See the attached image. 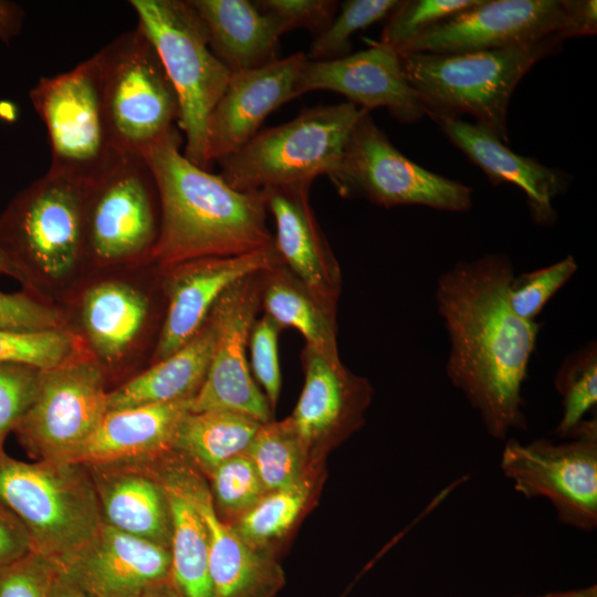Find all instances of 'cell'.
<instances>
[{"label": "cell", "instance_id": "6da1fadb", "mask_svg": "<svg viewBox=\"0 0 597 597\" xmlns=\"http://www.w3.org/2000/svg\"><path fill=\"white\" fill-rule=\"evenodd\" d=\"M514 275L506 254L486 253L455 262L434 290L449 341L447 376L498 440L526 429L522 387L541 327L512 311Z\"/></svg>", "mask_w": 597, "mask_h": 597}, {"label": "cell", "instance_id": "7a4b0ae2", "mask_svg": "<svg viewBox=\"0 0 597 597\" xmlns=\"http://www.w3.org/2000/svg\"><path fill=\"white\" fill-rule=\"evenodd\" d=\"M174 127L142 156L159 197L160 226L148 262L161 271L202 258L247 254L274 244L262 191H239L220 175L200 168L180 151Z\"/></svg>", "mask_w": 597, "mask_h": 597}, {"label": "cell", "instance_id": "3957f363", "mask_svg": "<svg viewBox=\"0 0 597 597\" xmlns=\"http://www.w3.org/2000/svg\"><path fill=\"white\" fill-rule=\"evenodd\" d=\"M564 40L557 33L505 49L399 56L426 116L469 114L507 145V111L515 87L537 62L556 53Z\"/></svg>", "mask_w": 597, "mask_h": 597}, {"label": "cell", "instance_id": "277c9868", "mask_svg": "<svg viewBox=\"0 0 597 597\" xmlns=\"http://www.w3.org/2000/svg\"><path fill=\"white\" fill-rule=\"evenodd\" d=\"M87 185L48 171L20 191L0 216V250L27 280L25 291L45 297L86 264Z\"/></svg>", "mask_w": 597, "mask_h": 597}, {"label": "cell", "instance_id": "5b68a950", "mask_svg": "<svg viewBox=\"0 0 597 597\" xmlns=\"http://www.w3.org/2000/svg\"><path fill=\"white\" fill-rule=\"evenodd\" d=\"M0 503L27 531L32 552L63 569L98 534L103 520L85 465L0 453Z\"/></svg>", "mask_w": 597, "mask_h": 597}, {"label": "cell", "instance_id": "8992f818", "mask_svg": "<svg viewBox=\"0 0 597 597\" xmlns=\"http://www.w3.org/2000/svg\"><path fill=\"white\" fill-rule=\"evenodd\" d=\"M365 112L349 102L306 108L284 124L260 130L217 161L219 175L239 191L311 185L321 175L329 178Z\"/></svg>", "mask_w": 597, "mask_h": 597}, {"label": "cell", "instance_id": "52a82bcc", "mask_svg": "<svg viewBox=\"0 0 597 597\" xmlns=\"http://www.w3.org/2000/svg\"><path fill=\"white\" fill-rule=\"evenodd\" d=\"M137 27L156 49L179 102L185 157L208 170V118L231 72L212 53L206 27L189 0H130Z\"/></svg>", "mask_w": 597, "mask_h": 597}, {"label": "cell", "instance_id": "ba28073f", "mask_svg": "<svg viewBox=\"0 0 597 597\" xmlns=\"http://www.w3.org/2000/svg\"><path fill=\"white\" fill-rule=\"evenodd\" d=\"M30 100L48 132L50 172L90 185L122 156L107 121L97 54L67 72L41 77Z\"/></svg>", "mask_w": 597, "mask_h": 597}, {"label": "cell", "instance_id": "9c48e42d", "mask_svg": "<svg viewBox=\"0 0 597 597\" xmlns=\"http://www.w3.org/2000/svg\"><path fill=\"white\" fill-rule=\"evenodd\" d=\"M104 104L119 154L142 155L174 127L179 102L159 55L136 27L96 53Z\"/></svg>", "mask_w": 597, "mask_h": 597}, {"label": "cell", "instance_id": "30bf717a", "mask_svg": "<svg viewBox=\"0 0 597 597\" xmlns=\"http://www.w3.org/2000/svg\"><path fill=\"white\" fill-rule=\"evenodd\" d=\"M159 226L157 186L142 155H122L104 175L87 185L86 263L114 268L148 262Z\"/></svg>", "mask_w": 597, "mask_h": 597}, {"label": "cell", "instance_id": "8fae6325", "mask_svg": "<svg viewBox=\"0 0 597 597\" xmlns=\"http://www.w3.org/2000/svg\"><path fill=\"white\" fill-rule=\"evenodd\" d=\"M106 373L86 346L41 370L35 397L13 429L36 460L73 462L107 412Z\"/></svg>", "mask_w": 597, "mask_h": 597}, {"label": "cell", "instance_id": "7c38bea8", "mask_svg": "<svg viewBox=\"0 0 597 597\" xmlns=\"http://www.w3.org/2000/svg\"><path fill=\"white\" fill-rule=\"evenodd\" d=\"M345 198H364L377 206H425L465 212L472 189L429 171L401 154L376 125L370 112L358 119L338 169L329 177Z\"/></svg>", "mask_w": 597, "mask_h": 597}, {"label": "cell", "instance_id": "4fadbf2b", "mask_svg": "<svg viewBox=\"0 0 597 597\" xmlns=\"http://www.w3.org/2000/svg\"><path fill=\"white\" fill-rule=\"evenodd\" d=\"M567 438L559 443L507 440L500 467L515 491L528 499H547L558 521L591 531L597 525L596 419H584Z\"/></svg>", "mask_w": 597, "mask_h": 597}, {"label": "cell", "instance_id": "5bb4252c", "mask_svg": "<svg viewBox=\"0 0 597 597\" xmlns=\"http://www.w3.org/2000/svg\"><path fill=\"white\" fill-rule=\"evenodd\" d=\"M247 276L230 286L209 314L214 341L202 386L190 411L230 410L261 423L272 419V408L252 378L247 360L251 328L261 310L262 276Z\"/></svg>", "mask_w": 597, "mask_h": 597}, {"label": "cell", "instance_id": "9a60e30c", "mask_svg": "<svg viewBox=\"0 0 597 597\" xmlns=\"http://www.w3.org/2000/svg\"><path fill=\"white\" fill-rule=\"evenodd\" d=\"M563 0H480L425 32L398 54L505 49L553 34L567 38Z\"/></svg>", "mask_w": 597, "mask_h": 597}, {"label": "cell", "instance_id": "2e32d148", "mask_svg": "<svg viewBox=\"0 0 597 597\" xmlns=\"http://www.w3.org/2000/svg\"><path fill=\"white\" fill-rule=\"evenodd\" d=\"M282 264L273 244L242 255L196 259L161 270L166 311L151 364L187 344L230 286Z\"/></svg>", "mask_w": 597, "mask_h": 597}, {"label": "cell", "instance_id": "e0dca14e", "mask_svg": "<svg viewBox=\"0 0 597 597\" xmlns=\"http://www.w3.org/2000/svg\"><path fill=\"white\" fill-rule=\"evenodd\" d=\"M304 386L290 419L313 464L365 422L373 398L368 379L342 362L332 363L305 346L301 354Z\"/></svg>", "mask_w": 597, "mask_h": 597}, {"label": "cell", "instance_id": "ac0fdd59", "mask_svg": "<svg viewBox=\"0 0 597 597\" xmlns=\"http://www.w3.org/2000/svg\"><path fill=\"white\" fill-rule=\"evenodd\" d=\"M168 459L206 526L213 597H274L285 584L275 555L253 548L219 517L208 481L198 469L174 450Z\"/></svg>", "mask_w": 597, "mask_h": 597}, {"label": "cell", "instance_id": "d6986e66", "mask_svg": "<svg viewBox=\"0 0 597 597\" xmlns=\"http://www.w3.org/2000/svg\"><path fill=\"white\" fill-rule=\"evenodd\" d=\"M367 49L331 61L305 63L296 96L315 90L338 93L347 102L370 112L386 107L401 123L426 116V109L410 85L399 54L379 41L367 40Z\"/></svg>", "mask_w": 597, "mask_h": 597}, {"label": "cell", "instance_id": "ffe728a7", "mask_svg": "<svg viewBox=\"0 0 597 597\" xmlns=\"http://www.w3.org/2000/svg\"><path fill=\"white\" fill-rule=\"evenodd\" d=\"M307 60V55L297 52L231 74L207 123L206 159L209 167L240 149L260 132L273 111L297 97L296 85Z\"/></svg>", "mask_w": 597, "mask_h": 597}, {"label": "cell", "instance_id": "44dd1931", "mask_svg": "<svg viewBox=\"0 0 597 597\" xmlns=\"http://www.w3.org/2000/svg\"><path fill=\"white\" fill-rule=\"evenodd\" d=\"M310 186L261 191L275 221L274 245L283 265L328 313L336 315L342 271L310 205Z\"/></svg>", "mask_w": 597, "mask_h": 597}, {"label": "cell", "instance_id": "7402d4cb", "mask_svg": "<svg viewBox=\"0 0 597 597\" xmlns=\"http://www.w3.org/2000/svg\"><path fill=\"white\" fill-rule=\"evenodd\" d=\"M60 572L88 597H140L170 578L171 554L168 547L103 523L96 537Z\"/></svg>", "mask_w": 597, "mask_h": 597}, {"label": "cell", "instance_id": "603a6c76", "mask_svg": "<svg viewBox=\"0 0 597 597\" xmlns=\"http://www.w3.org/2000/svg\"><path fill=\"white\" fill-rule=\"evenodd\" d=\"M431 119L493 185L512 184L524 191L531 218L536 224L549 227L555 223L557 213L553 200L566 191L570 182L568 174L515 154L479 123L447 116Z\"/></svg>", "mask_w": 597, "mask_h": 597}, {"label": "cell", "instance_id": "cb8c5ba5", "mask_svg": "<svg viewBox=\"0 0 597 597\" xmlns=\"http://www.w3.org/2000/svg\"><path fill=\"white\" fill-rule=\"evenodd\" d=\"M85 468L96 492L103 523L126 534L170 547L169 504L149 462Z\"/></svg>", "mask_w": 597, "mask_h": 597}, {"label": "cell", "instance_id": "d4e9b609", "mask_svg": "<svg viewBox=\"0 0 597 597\" xmlns=\"http://www.w3.org/2000/svg\"><path fill=\"white\" fill-rule=\"evenodd\" d=\"M151 317L149 295L130 281L101 279L78 300L80 335L93 357L106 368L119 364L137 346Z\"/></svg>", "mask_w": 597, "mask_h": 597}, {"label": "cell", "instance_id": "484cf974", "mask_svg": "<svg viewBox=\"0 0 597 597\" xmlns=\"http://www.w3.org/2000/svg\"><path fill=\"white\" fill-rule=\"evenodd\" d=\"M191 399L107 410L73 462L83 465L143 463L174 450Z\"/></svg>", "mask_w": 597, "mask_h": 597}, {"label": "cell", "instance_id": "4316f807", "mask_svg": "<svg viewBox=\"0 0 597 597\" xmlns=\"http://www.w3.org/2000/svg\"><path fill=\"white\" fill-rule=\"evenodd\" d=\"M201 18L216 57L239 73L276 60L282 35L273 19L248 0H189Z\"/></svg>", "mask_w": 597, "mask_h": 597}, {"label": "cell", "instance_id": "83f0119b", "mask_svg": "<svg viewBox=\"0 0 597 597\" xmlns=\"http://www.w3.org/2000/svg\"><path fill=\"white\" fill-rule=\"evenodd\" d=\"M214 341L209 316L200 331L167 358L127 379L107 394V409L192 399L206 378Z\"/></svg>", "mask_w": 597, "mask_h": 597}, {"label": "cell", "instance_id": "f1b7e54d", "mask_svg": "<svg viewBox=\"0 0 597 597\" xmlns=\"http://www.w3.org/2000/svg\"><path fill=\"white\" fill-rule=\"evenodd\" d=\"M169 452L149 463L165 490L169 504L170 578L182 597H213L206 526L197 506L169 463Z\"/></svg>", "mask_w": 597, "mask_h": 597}, {"label": "cell", "instance_id": "f546056e", "mask_svg": "<svg viewBox=\"0 0 597 597\" xmlns=\"http://www.w3.org/2000/svg\"><path fill=\"white\" fill-rule=\"evenodd\" d=\"M261 308L280 327H293L312 348L332 363H341L336 315L328 313L282 264L262 276Z\"/></svg>", "mask_w": 597, "mask_h": 597}, {"label": "cell", "instance_id": "4dcf8cb0", "mask_svg": "<svg viewBox=\"0 0 597 597\" xmlns=\"http://www.w3.org/2000/svg\"><path fill=\"white\" fill-rule=\"evenodd\" d=\"M261 425L230 410L189 411L178 427L174 451L208 478L221 463L247 451Z\"/></svg>", "mask_w": 597, "mask_h": 597}, {"label": "cell", "instance_id": "1f68e13d", "mask_svg": "<svg viewBox=\"0 0 597 597\" xmlns=\"http://www.w3.org/2000/svg\"><path fill=\"white\" fill-rule=\"evenodd\" d=\"M323 479L324 464L290 485L266 492L231 525L250 546L275 555L276 547L315 502Z\"/></svg>", "mask_w": 597, "mask_h": 597}, {"label": "cell", "instance_id": "d6a6232c", "mask_svg": "<svg viewBox=\"0 0 597 597\" xmlns=\"http://www.w3.org/2000/svg\"><path fill=\"white\" fill-rule=\"evenodd\" d=\"M247 453L252 460L265 492L290 485L315 465L289 418L262 423Z\"/></svg>", "mask_w": 597, "mask_h": 597}, {"label": "cell", "instance_id": "836d02e7", "mask_svg": "<svg viewBox=\"0 0 597 597\" xmlns=\"http://www.w3.org/2000/svg\"><path fill=\"white\" fill-rule=\"evenodd\" d=\"M554 385L563 406L555 433L567 438L597 402L596 342L587 343L564 359L555 375Z\"/></svg>", "mask_w": 597, "mask_h": 597}, {"label": "cell", "instance_id": "e575fe53", "mask_svg": "<svg viewBox=\"0 0 597 597\" xmlns=\"http://www.w3.org/2000/svg\"><path fill=\"white\" fill-rule=\"evenodd\" d=\"M206 479L217 514L230 524L266 493L247 451L221 463Z\"/></svg>", "mask_w": 597, "mask_h": 597}, {"label": "cell", "instance_id": "d590c367", "mask_svg": "<svg viewBox=\"0 0 597 597\" xmlns=\"http://www.w3.org/2000/svg\"><path fill=\"white\" fill-rule=\"evenodd\" d=\"M84 347L82 337L70 327L30 333L0 331V364H23L44 370Z\"/></svg>", "mask_w": 597, "mask_h": 597}, {"label": "cell", "instance_id": "8d00e7d4", "mask_svg": "<svg viewBox=\"0 0 597 597\" xmlns=\"http://www.w3.org/2000/svg\"><path fill=\"white\" fill-rule=\"evenodd\" d=\"M398 0H346L329 25L314 38L307 59L331 61L350 54L352 35L359 30L386 20Z\"/></svg>", "mask_w": 597, "mask_h": 597}, {"label": "cell", "instance_id": "74e56055", "mask_svg": "<svg viewBox=\"0 0 597 597\" xmlns=\"http://www.w3.org/2000/svg\"><path fill=\"white\" fill-rule=\"evenodd\" d=\"M480 0H402L386 18L379 42L400 53L437 23Z\"/></svg>", "mask_w": 597, "mask_h": 597}, {"label": "cell", "instance_id": "f35d334b", "mask_svg": "<svg viewBox=\"0 0 597 597\" xmlns=\"http://www.w3.org/2000/svg\"><path fill=\"white\" fill-rule=\"evenodd\" d=\"M578 265L572 255L549 265L514 275L509 286V303L522 320L536 321L548 301L573 277Z\"/></svg>", "mask_w": 597, "mask_h": 597}, {"label": "cell", "instance_id": "ab89813d", "mask_svg": "<svg viewBox=\"0 0 597 597\" xmlns=\"http://www.w3.org/2000/svg\"><path fill=\"white\" fill-rule=\"evenodd\" d=\"M70 327L65 312L23 290L18 293L0 292V331L30 333Z\"/></svg>", "mask_w": 597, "mask_h": 597}, {"label": "cell", "instance_id": "60d3db41", "mask_svg": "<svg viewBox=\"0 0 597 597\" xmlns=\"http://www.w3.org/2000/svg\"><path fill=\"white\" fill-rule=\"evenodd\" d=\"M41 369L23 364H0V453L7 436L13 431L31 406Z\"/></svg>", "mask_w": 597, "mask_h": 597}, {"label": "cell", "instance_id": "b9f144b4", "mask_svg": "<svg viewBox=\"0 0 597 597\" xmlns=\"http://www.w3.org/2000/svg\"><path fill=\"white\" fill-rule=\"evenodd\" d=\"M283 329L270 316L256 318L249 337L252 371L264 389L272 410L275 408L282 385L277 338Z\"/></svg>", "mask_w": 597, "mask_h": 597}, {"label": "cell", "instance_id": "7bdbcfd3", "mask_svg": "<svg viewBox=\"0 0 597 597\" xmlns=\"http://www.w3.org/2000/svg\"><path fill=\"white\" fill-rule=\"evenodd\" d=\"M254 3L273 19L281 34L303 28L314 38L329 25L339 8V2L334 0H259Z\"/></svg>", "mask_w": 597, "mask_h": 597}, {"label": "cell", "instance_id": "ee69618b", "mask_svg": "<svg viewBox=\"0 0 597 597\" xmlns=\"http://www.w3.org/2000/svg\"><path fill=\"white\" fill-rule=\"evenodd\" d=\"M56 568L31 552L0 568V597H51V584Z\"/></svg>", "mask_w": 597, "mask_h": 597}, {"label": "cell", "instance_id": "f6af8a7d", "mask_svg": "<svg viewBox=\"0 0 597 597\" xmlns=\"http://www.w3.org/2000/svg\"><path fill=\"white\" fill-rule=\"evenodd\" d=\"M32 552L30 537L17 517L0 503V568Z\"/></svg>", "mask_w": 597, "mask_h": 597}, {"label": "cell", "instance_id": "bcb514c9", "mask_svg": "<svg viewBox=\"0 0 597 597\" xmlns=\"http://www.w3.org/2000/svg\"><path fill=\"white\" fill-rule=\"evenodd\" d=\"M563 6L568 22L567 38L596 34V0H563Z\"/></svg>", "mask_w": 597, "mask_h": 597}, {"label": "cell", "instance_id": "7dc6e473", "mask_svg": "<svg viewBox=\"0 0 597 597\" xmlns=\"http://www.w3.org/2000/svg\"><path fill=\"white\" fill-rule=\"evenodd\" d=\"M23 12L13 2L0 1V39L8 42L20 32Z\"/></svg>", "mask_w": 597, "mask_h": 597}, {"label": "cell", "instance_id": "c3c4849f", "mask_svg": "<svg viewBox=\"0 0 597 597\" xmlns=\"http://www.w3.org/2000/svg\"><path fill=\"white\" fill-rule=\"evenodd\" d=\"M51 597H88L60 570H55L51 584Z\"/></svg>", "mask_w": 597, "mask_h": 597}, {"label": "cell", "instance_id": "681fc988", "mask_svg": "<svg viewBox=\"0 0 597 597\" xmlns=\"http://www.w3.org/2000/svg\"><path fill=\"white\" fill-rule=\"evenodd\" d=\"M140 597H182L171 578L157 583L147 588Z\"/></svg>", "mask_w": 597, "mask_h": 597}, {"label": "cell", "instance_id": "f907efd6", "mask_svg": "<svg viewBox=\"0 0 597 597\" xmlns=\"http://www.w3.org/2000/svg\"><path fill=\"white\" fill-rule=\"evenodd\" d=\"M0 275L11 276L27 287V280L17 265L0 250Z\"/></svg>", "mask_w": 597, "mask_h": 597}, {"label": "cell", "instance_id": "816d5d0a", "mask_svg": "<svg viewBox=\"0 0 597 597\" xmlns=\"http://www.w3.org/2000/svg\"><path fill=\"white\" fill-rule=\"evenodd\" d=\"M532 597H597V586L591 585L580 589L554 591Z\"/></svg>", "mask_w": 597, "mask_h": 597}]
</instances>
